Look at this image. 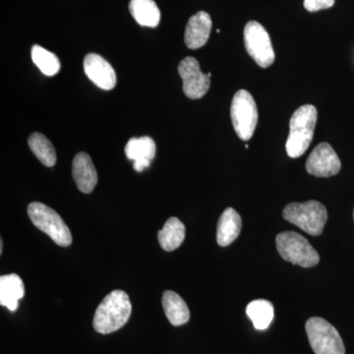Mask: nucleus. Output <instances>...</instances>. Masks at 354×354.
I'll use <instances>...</instances> for the list:
<instances>
[{
  "label": "nucleus",
  "mask_w": 354,
  "mask_h": 354,
  "mask_svg": "<svg viewBox=\"0 0 354 354\" xmlns=\"http://www.w3.org/2000/svg\"><path fill=\"white\" fill-rule=\"evenodd\" d=\"M246 313L256 330L268 329L274 319V306L265 299H257L247 305Z\"/></svg>",
  "instance_id": "21"
},
{
  "label": "nucleus",
  "mask_w": 354,
  "mask_h": 354,
  "mask_svg": "<svg viewBox=\"0 0 354 354\" xmlns=\"http://www.w3.org/2000/svg\"><path fill=\"white\" fill-rule=\"evenodd\" d=\"M212 30L211 16L205 11L193 15L186 26L184 41L190 50H198L207 44Z\"/></svg>",
  "instance_id": "12"
},
{
  "label": "nucleus",
  "mask_w": 354,
  "mask_h": 354,
  "mask_svg": "<svg viewBox=\"0 0 354 354\" xmlns=\"http://www.w3.org/2000/svg\"><path fill=\"white\" fill-rule=\"evenodd\" d=\"M25 295V286L18 274L0 277V304L11 312L18 309V302Z\"/></svg>",
  "instance_id": "16"
},
{
  "label": "nucleus",
  "mask_w": 354,
  "mask_h": 354,
  "mask_svg": "<svg viewBox=\"0 0 354 354\" xmlns=\"http://www.w3.org/2000/svg\"><path fill=\"white\" fill-rule=\"evenodd\" d=\"M317 109L312 104L300 106L291 116L290 135L286 140V153L288 157H301L311 144L315 130Z\"/></svg>",
  "instance_id": "2"
},
{
  "label": "nucleus",
  "mask_w": 354,
  "mask_h": 354,
  "mask_svg": "<svg viewBox=\"0 0 354 354\" xmlns=\"http://www.w3.org/2000/svg\"><path fill=\"white\" fill-rule=\"evenodd\" d=\"M125 155L134 160L135 171L141 172L150 167L156 156V143L151 137L143 136L131 138L125 146Z\"/></svg>",
  "instance_id": "13"
},
{
  "label": "nucleus",
  "mask_w": 354,
  "mask_h": 354,
  "mask_svg": "<svg viewBox=\"0 0 354 354\" xmlns=\"http://www.w3.org/2000/svg\"><path fill=\"white\" fill-rule=\"evenodd\" d=\"M244 44L248 55L262 68H268L274 62V51L271 39L264 27L250 21L244 28Z\"/></svg>",
  "instance_id": "8"
},
{
  "label": "nucleus",
  "mask_w": 354,
  "mask_h": 354,
  "mask_svg": "<svg viewBox=\"0 0 354 354\" xmlns=\"http://www.w3.org/2000/svg\"><path fill=\"white\" fill-rule=\"evenodd\" d=\"M178 73L183 81V92L191 100L201 99L211 86L212 73L204 74L196 58L188 57L181 60Z\"/></svg>",
  "instance_id": "9"
},
{
  "label": "nucleus",
  "mask_w": 354,
  "mask_h": 354,
  "mask_svg": "<svg viewBox=\"0 0 354 354\" xmlns=\"http://www.w3.org/2000/svg\"><path fill=\"white\" fill-rule=\"evenodd\" d=\"M32 153L39 158V162L46 167H51L57 162V153L50 140L41 133H32L28 140Z\"/></svg>",
  "instance_id": "20"
},
{
  "label": "nucleus",
  "mask_w": 354,
  "mask_h": 354,
  "mask_svg": "<svg viewBox=\"0 0 354 354\" xmlns=\"http://www.w3.org/2000/svg\"><path fill=\"white\" fill-rule=\"evenodd\" d=\"M72 174L81 192L85 194L93 192L97 183V172L88 153H77L72 164Z\"/></svg>",
  "instance_id": "14"
},
{
  "label": "nucleus",
  "mask_w": 354,
  "mask_h": 354,
  "mask_svg": "<svg viewBox=\"0 0 354 354\" xmlns=\"http://www.w3.org/2000/svg\"><path fill=\"white\" fill-rule=\"evenodd\" d=\"M232 125L239 138L248 141L252 138L258 122V109L252 95L239 90L232 99L230 108Z\"/></svg>",
  "instance_id": "7"
},
{
  "label": "nucleus",
  "mask_w": 354,
  "mask_h": 354,
  "mask_svg": "<svg viewBox=\"0 0 354 354\" xmlns=\"http://www.w3.org/2000/svg\"><path fill=\"white\" fill-rule=\"evenodd\" d=\"M158 242L165 251L176 250L185 239V225L177 218H171L158 232Z\"/></svg>",
  "instance_id": "19"
},
{
  "label": "nucleus",
  "mask_w": 354,
  "mask_h": 354,
  "mask_svg": "<svg viewBox=\"0 0 354 354\" xmlns=\"http://www.w3.org/2000/svg\"><path fill=\"white\" fill-rule=\"evenodd\" d=\"M162 304L165 316L172 326L184 325L189 321L190 311L187 304L183 297L174 291H165Z\"/></svg>",
  "instance_id": "17"
},
{
  "label": "nucleus",
  "mask_w": 354,
  "mask_h": 354,
  "mask_svg": "<svg viewBox=\"0 0 354 354\" xmlns=\"http://www.w3.org/2000/svg\"><path fill=\"white\" fill-rule=\"evenodd\" d=\"M28 216L35 227L48 234L57 245H71L72 234L69 227L55 209L43 203L32 202L28 206Z\"/></svg>",
  "instance_id": "4"
},
{
  "label": "nucleus",
  "mask_w": 354,
  "mask_h": 354,
  "mask_svg": "<svg viewBox=\"0 0 354 354\" xmlns=\"http://www.w3.org/2000/svg\"><path fill=\"white\" fill-rule=\"evenodd\" d=\"M32 62L46 76L57 75L60 70V62L57 55L39 44L32 46L31 50Z\"/></svg>",
  "instance_id": "22"
},
{
  "label": "nucleus",
  "mask_w": 354,
  "mask_h": 354,
  "mask_svg": "<svg viewBox=\"0 0 354 354\" xmlns=\"http://www.w3.org/2000/svg\"><path fill=\"white\" fill-rule=\"evenodd\" d=\"M86 75L102 90H113L116 85V73L113 67L101 55L88 53L84 58Z\"/></svg>",
  "instance_id": "11"
},
{
  "label": "nucleus",
  "mask_w": 354,
  "mask_h": 354,
  "mask_svg": "<svg viewBox=\"0 0 354 354\" xmlns=\"http://www.w3.org/2000/svg\"><path fill=\"white\" fill-rule=\"evenodd\" d=\"M277 248L283 260L304 268L318 264L320 256L301 234L295 232H285L276 239Z\"/></svg>",
  "instance_id": "5"
},
{
  "label": "nucleus",
  "mask_w": 354,
  "mask_h": 354,
  "mask_svg": "<svg viewBox=\"0 0 354 354\" xmlns=\"http://www.w3.org/2000/svg\"><path fill=\"white\" fill-rule=\"evenodd\" d=\"M353 216H354V212H353Z\"/></svg>",
  "instance_id": "24"
},
{
  "label": "nucleus",
  "mask_w": 354,
  "mask_h": 354,
  "mask_svg": "<svg viewBox=\"0 0 354 354\" xmlns=\"http://www.w3.org/2000/svg\"><path fill=\"white\" fill-rule=\"evenodd\" d=\"M132 305L125 291L113 290L95 310L93 326L97 333L111 334L121 329L131 316Z\"/></svg>",
  "instance_id": "1"
},
{
  "label": "nucleus",
  "mask_w": 354,
  "mask_h": 354,
  "mask_svg": "<svg viewBox=\"0 0 354 354\" xmlns=\"http://www.w3.org/2000/svg\"><path fill=\"white\" fill-rule=\"evenodd\" d=\"M283 216L308 234L320 235L328 221L325 206L317 201L290 203L283 209Z\"/></svg>",
  "instance_id": "3"
},
{
  "label": "nucleus",
  "mask_w": 354,
  "mask_h": 354,
  "mask_svg": "<svg viewBox=\"0 0 354 354\" xmlns=\"http://www.w3.org/2000/svg\"><path fill=\"white\" fill-rule=\"evenodd\" d=\"M305 330L315 354H346L341 335L325 319L312 317L307 321Z\"/></svg>",
  "instance_id": "6"
},
{
  "label": "nucleus",
  "mask_w": 354,
  "mask_h": 354,
  "mask_svg": "<svg viewBox=\"0 0 354 354\" xmlns=\"http://www.w3.org/2000/svg\"><path fill=\"white\" fill-rule=\"evenodd\" d=\"M129 11L139 25L156 28L160 24V11L153 0H131Z\"/></svg>",
  "instance_id": "18"
},
{
  "label": "nucleus",
  "mask_w": 354,
  "mask_h": 354,
  "mask_svg": "<svg viewBox=\"0 0 354 354\" xmlns=\"http://www.w3.org/2000/svg\"><path fill=\"white\" fill-rule=\"evenodd\" d=\"M304 4L305 9L309 12H317L334 6L335 0H304Z\"/></svg>",
  "instance_id": "23"
},
{
  "label": "nucleus",
  "mask_w": 354,
  "mask_h": 354,
  "mask_svg": "<svg viewBox=\"0 0 354 354\" xmlns=\"http://www.w3.org/2000/svg\"><path fill=\"white\" fill-rule=\"evenodd\" d=\"M241 216L234 208H227L221 214L216 227V242L220 246L232 244L241 234Z\"/></svg>",
  "instance_id": "15"
},
{
  "label": "nucleus",
  "mask_w": 354,
  "mask_h": 354,
  "mask_svg": "<svg viewBox=\"0 0 354 354\" xmlns=\"http://www.w3.org/2000/svg\"><path fill=\"white\" fill-rule=\"evenodd\" d=\"M341 169V160L332 146L326 142L316 146L306 160L307 172L317 177L334 176Z\"/></svg>",
  "instance_id": "10"
}]
</instances>
